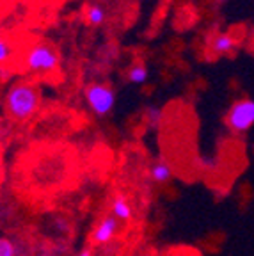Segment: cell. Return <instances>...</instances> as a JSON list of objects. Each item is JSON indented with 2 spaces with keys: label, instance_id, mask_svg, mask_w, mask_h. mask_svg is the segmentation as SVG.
<instances>
[{
  "label": "cell",
  "instance_id": "6da1fadb",
  "mask_svg": "<svg viewBox=\"0 0 254 256\" xmlns=\"http://www.w3.org/2000/svg\"><path fill=\"white\" fill-rule=\"evenodd\" d=\"M8 116L18 123H27L41 107V92L30 82H16L8 89L4 98Z\"/></svg>",
  "mask_w": 254,
  "mask_h": 256
},
{
  "label": "cell",
  "instance_id": "7a4b0ae2",
  "mask_svg": "<svg viewBox=\"0 0 254 256\" xmlns=\"http://www.w3.org/2000/svg\"><path fill=\"white\" fill-rule=\"evenodd\" d=\"M60 56L48 41H36L24 56V66L28 73H52L59 68Z\"/></svg>",
  "mask_w": 254,
  "mask_h": 256
},
{
  "label": "cell",
  "instance_id": "3957f363",
  "mask_svg": "<svg viewBox=\"0 0 254 256\" xmlns=\"http://www.w3.org/2000/svg\"><path fill=\"white\" fill-rule=\"evenodd\" d=\"M84 98L88 107L98 120L110 116L116 108V91L105 82H91L84 88Z\"/></svg>",
  "mask_w": 254,
  "mask_h": 256
},
{
  "label": "cell",
  "instance_id": "277c9868",
  "mask_svg": "<svg viewBox=\"0 0 254 256\" xmlns=\"http://www.w3.org/2000/svg\"><path fill=\"white\" fill-rule=\"evenodd\" d=\"M224 123L233 134H246L254 126V100L240 98L226 112Z\"/></svg>",
  "mask_w": 254,
  "mask_h": 256
},
{
  "label": "cell",
  "instance_id": "5b68a950",
  "mask_svg": "<svg viewBox=\"0 0 254 256\" xmlns=\"http://www.w3.org/2000/svg\"><path fill=\"white\" fill-rule=\"evenodd\" d=\"M121 228V222L116 219L114 216H105L104 219H100V222L94 226L91 232V248H102V246L110 244L112 240L118 236Z\"/></svg>",
  "mask_w": 254,
  "mask_h": 256
},
{
  "label": "cell",
  "instance_id": "8992f818",
  "mask_svg": "<svg viewBox=\"0 0 254 256\" xmlns=\"http://www.w3.org/2000/svg\"><path fill=\"white\" fill-rule=\"evenodd\" d=\"M240 41L230 34V32H218L210 40L208 46H210V52L214 56H231V54L238 48Z\"/></svg>",
  "mask_w": 254,
  "mask_h": 256
},
{
  "label": "cell",
  "instance_id": "52a82bcc",
  "mask_svg": "<svg viewBox=\"0 0 254 256\" xmlns=\"http://www.w3.org/2000/svg\"><path fill=\"white\" fill-rule=\"evenodd\" d=\"M110 216H114L120 222H128L134 219V206L124 194H116L110 201Z\"/></svg>",
  "mask_w": 254,
  "mask_h": 256
},
{
  "label": "cell",
  "instance_id": "ba28073f",
  "mask_svg": "<svg viewBox=\"0 0 254 256\" xmlns=\"http://www.w3.org/2000/svg\"><path fill=\"white\" fill-rule=\"evenodd\" d=\"M150 178L153 184L158 185H166L172 180V169L171 166L167 164L164 158L155 160L153 164L150 166Z\"/></svg>",
  "mask_w": 254,
  "mask_h": 256
},
{
  "label": "cell",
  "instance_id": "9c48e42d",
  "mask_svg": "<svg viewBox=\"0 0 254 256\" xmlns=\"http://www.w3.org/2000/svg\"><path fill=\"white\" fill-rule=\"evenodd\" d=\"M126 80L134 86H142L150 80V68L144 62H135L132 64L126 72Z\"/></svg>",
  "mask_w": 254,
  "mask_h": 256
},
{
  "label": "cell",
  "instance_id": "30bf717a",
  "mask_svg": "<svg viewBox=\"0 0 254 256\" xmlns=\"http://www.w3.org/2000/svg\"><path fill=\"white\" fill-rule=\"evenodd\" d=\"M144 120H146V124L150 130H160L164 121V110L158 105H148L144 108Z\"/></svg>",
  "mask_w": 254,
  "mask_h": 256
},
{
  "label": "cell",
  "instance_id": "8fae6325",
  "mask_svg": "<svg viewBox=\"0 0 254 256\" xmlns=\"http://www.w3.org/2000/svg\"><path fill=\"white\" fill-rule=\"evenodd\" d=\"M105 18H107V12H105L104 6L100 4H91L86 9V20L91 27H100V25L105 24Z\"/></svg>",
  "mask_w": 254,
  "mask_h": 256
},
{
  "label": "cell",
  "instance_id": "7c38bea8",
  "mask_svg": "<svg viewBox=\"0 0 254 256\" xmlns=\"http://www.w3.org/2000/svg\"><path fill=\"white\" fill-rule=\"evenodd\" d=\"M0 256H18V242L11 236L0 235Z\"/></svg>",
  "mask_w": 254,
  "mask_h": 256
},
{
  "label": "cell",
  "instance_id": "4fadbf2b",
  "mask_svg": "<svg viewBox=\"0 0 254 256\" xmlns=\"http://www.w3.org/2000/svg\"><path fill=\"white\" fill-rule=\"evenodd\" d=\"M14 57V50H12V44L9 40H6L4 36H0V66H6L9 64Z\"/></svg>",
  "mask_w": 254,
  "mask_h": 256
},
{
  "label": "cell",
  "instance_id": "5bb4252c",
  "mask_svg": "<svg viewBox=\"0 0 254 256\" xmlns=\"http://www.w3.org/2000/svg\"><path fill=\"white\" fill-rule=\"evenodd\" d=\"M75 256H96L94 251H92V248L89 246V248H82L78 252H75Z\"/></svg>",
  "mask_w": 254,
  "mask_h": 256
},
{
  "label": "cell",
  "instance_id": "9a60e30c",
  "mask_svg": "<svg viewBox=\"0 0 254 256\" xmlns=\"http://www.w3.org/2000/svg\"><path fill=\"white\" fill-rule=\"evenodd\" d=\"M252 38H254V34H252Z\"/></svg>",
  "mask_w": 254,
  "mask_h": 256
}]
</instances>
